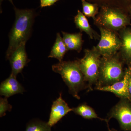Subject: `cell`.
<instances>
[{
  "instance_id": "cell-1",
  "label": "cell",
  "mask_w": 131,
  "mask_h": 131,
  "mask_svg": "<svg viewBox=\"0 0 131 131\" xmlns=\"http://www.w3.org/2000/svg\"><path fill=\"white\" fill-rule=\"evenodd\" d=\"M14 10L15 20L9 35V45L6 55L7 59L13 52L29 39L34 20V13L31 10L16 8Z\"/></svg>"
},
{
  "instance_id": "cell-21",
  "label": "cell",
  "mask_w": 131,
  "mask_h": 131,
  "mask_svg": "<svg viewBox=\"0 0 131 131\" xmlns=\"http://www.w3.org/2000/svg\"><path fill=\"white\" fill-rule=\"evenodd\" d=\"M129 93L131 95V76L129 79Z\"/></svg>"
},
{
  "instance_id": "cell-3",
  "label": "cell",
  "mask_w": 131,
  "mask_h": 131,
  "mask_svg": "<svg viewBox=\"0 0 131 131\" xmlns=\"http://www.w3.org/2000/svg\"><path fill=\"white\" fill-rule=\"evenodd\" d=\"M124 74L122 63L118 56L101 58L97 88L110 86L121 81Z\"/></svg>"
},
{
  "instance_id": "cell-13",
  "label": "cell",
  "mask_w": 131,
  "mask_h": 131,
  "mask_svg": "<svg viewBox=\"0 0 131 131\" xmlns=\"http://www.w3.org/2000/svg\"><path fill=\"white\" fill-rule=\"evenodd\" d=\"M74 22L77 27L80 29L81 32H84L91 39H96L100 36L91 28L86 16L80 10L74 18Z\"/></svg>"
},
{
  "instance_id": "cell-14",
  "label": "cell",
  "mask_w": 131,
  "mask_h": 131,
  "mask_svg": "<svg viewBox=\"0 0 131 131\" xmlns=\"http://www.w3.org/2000/svg\"><path fill=\"white\" fill-rule=\"evenodd\" d=\"M68 51L63 39L60 34L57 33L56 42L48 57L54 58L58 60L59 62H61L62 61L64 56Z\"/></svg>"
},
{
  "instance_id": "cell-5",
  "label": "cell",
  "mask_w": 131,
  "mask_h": 131,
  "mask_svg": "<svg viewBox=\"0 0 131 131\" xmlns=\"http://www.w3.org/2000/svg\"><path fill=\"white\" fill-rule=\"evenodd\" d=\"M96 21L101 26L113 31L119 30L129 22L127 16L119 9L105 6L102 7Z\"/></svg>"
},
{
  "instance_id": "cell-6",
  "label": "cell",
  "mask_w": 131,
  "mask_h": 131,
  "mask_svg": "<svg viewBox=\"0 0 131 131\" xmlns=\"http://www.w3.org/2000/svg\"><path fill=\"white\" fill-rule=\"evenodd\" d=\"M100 39L94 49L102 57L112 56L116 54L121 49V40L113 31L100 26Z\"/></svg>"
},
{
  "instance_id": "cell-9",
  "label": "cell",
  "mask_w": 131,
  "mask_h": 131,
  "mask_svg": "<svg viewBox=\"0 0 131 131\" xmlns=\"http://www.w3.org/2000/svg\"><path fill=\"white\" fill-rule=\"evenodd\" d=\"M25 45L24 43L19 46L8 59L12 67L11 74L16 77L22 72L24 67L30 61L26 52Z\"/></svg>"
},
{
  "instance_id": "cell-2",
  "label": "cell",
  "mask_w": 131,
  "mask_h": 131,
  "mask_svg": "<svg viewBox=\"0 0 131 131\" xmlns=\"http://www.w3.org/2000/svg\"><path fill=\"white\" fill-rule=\"evenodd\" d=\"M52 69L61 75L69 88V93L80 99L78 93L84 88L85 81L78 61L59 62L52 66Z\"/></svg>"
},
{
  "instance_id": "cell-10",
  "label": "cell",
  "mask_w": 131,
  "mask_h": 131,
  "mask_svg": "<svg viewBox=\"0 0 131 131\" xmlns=\"http://www.w3.org/2000/svg\"><path fill=\"white\" fill-rule=\"evenodd\" d=\"M72 110L73 109L69 107L68 104L62 98L61 93L59 97L53 102L47 123L51 127Z\"/></svg>"
},
{
  "instance_id": "cell-22",
  "label": "cell",
  "mask_w": 131,
  "mask_h": 131,
  "mask_svg": "<svg viewBox=\"0 0 131 131\" xmlns=\"http://www.w3.org/2000/svg\"><path fill=\"white\" fill-rule=\"evenodd\" d=\"M8 1H9L12 3V4H13V1H12V0H8Z\"/></svg>"
},
{
  "instance_id": "cell-15",
  "label": "cell",
  "mask_w": 131,
  "mask_h": 131,
  "mask_svg": "<svg viewBox=\"0 0 131 131\" xmlns=\"http://www.w3.org/2000/svg\"><path fill=\"white\" fill-rule=\"evenodd\" d=\"M121 46L120 50L122 56L127 61H131V30H124L121 32Z\"/></svg>"
},
{
  "instance_id": "cell-8",
  "label": "cell",
  "mask_w": 131,
  "mask_h": 131,
  "mask_svg": "<svg viewBox=\"0 0 131 131\" xmlns=\"http://www.w3.org/2000/svg\"><path fill=\"white\" fill-rule=\"evenodd\" d=\"M131 76V69H127L125 72L123 78L110 86L97 88L101 91L112 92L122 99H127L131 101V95L129 91V82Z\"/></svg>"
},
{
  "instance_id": "cell-23",
  "label": "cell",
  "mask_w": 131,
  "mask_h": 131,
  "mask_svg": "<svg viewBox=\"0 0 131 131\" xmlns=\"http://www.w3.org/2000/svg\"><path fill=\"white\" fill-rule=\"evenodd\" d=\"M117 131L116 130H110V129H109V131Z\"/></svg>"
},
{
  "instance_id": "cell-11",
  "label": "cell",
  "mask_w": 131,
  "mask_h": 131,
  "mask_svg": "<svg viewBox=\"0 0 131 131\" xmlns=\"http://www.w3.org/2000/svg\"><path fill=\"white\" fill-rule=\"evenodd\" d=\"M16 77L11 74L10 76L1 82L0 94L8 98L17 94H23L25 89L17 81Z\"/></svg>"
},
{
  "instance_id": "cell-19",
  "label": "cell",
  "mask_w": 131,
  "mask_h": 131,
  "mask_svg": "<svg viewBox=\"0 0 131 131\" xmlns=\"http://www.w3.org/2000/svg\"><path fill=\"white\" fill-rule=\"evenodd\" d=\"M12 106L8 103L7 98H0V117L5 116L7 111H11Z\"/></svg>"
},
{
  "instance_id": "cell-20",
  "label": "cell",
  "mask_w": 131,
  "mask_h": 131,
  "mask_svg": "<svg viewBox=\"0 0 131 131\" xmlns=\"http://www.w3.org/2000/svg\"><path fill=\"white\" fill-rule=\"evenodd\" d=\"M58 0H40L41 7L50 6L54 5Z\"/></svg>"
},
{
  "instance_id": "cell-18",
  "label": "cell",
  "mask_w": 131,
  "mask_h": 131,
  "mask_svg": "<svg viewBox=\"0 0 131 131\" xmlns=\"http://www.w3.org/2000/svg\"><path fill=\"white\" fill-rule=\"evenodd\" d=\"M25 131H51V127L47 122L36 121L29 123Z\"/></svg>"
},
{
  "instance_id": "cell-12",
  "label": "cell",
  "mask_w": 131,
  "mask_h": 131,
  "mask_svg": "<svg viewBox=\"0 0 131 131\" xmlns=\"http://www.w3.org/2000/svg\"><path fill=\"white\" fill-rule=\"evenodd\" d=\"M63 40L68 50H75L80 52L81 50L83 41L81 32L77 33H68L62 32Z\"/></svg>"
},
{
  "instance_id": "cell-4",
  "label": "cell",
  "mask_w": 131,
  "mask_h": 131,
  "mask_svg": "<svg viewBox=\"0 0 131 131\" xmlns=\"http://www.w3.org/2000/svg\"><path fill=\"white\" fill-rule=\"evenodd\" d=\"M83 58L78 61L79 67L84 76L85 81L91 86L98 83L101 62V56L94 48L85 49Z\"/></svg>"
},
{
  "instance_id": "cell-17",
  "label": "cell",
  "mask_w": 131,
  "mask_h": 131,
  "mask_svg": "<svg viewBox=\"0 0 131 131\" xmlns=\"http://www.w3.org/2000/svg\"><path fill=\"white\" fill-rule=\"evenodd\" d=\"M83 13L85 16L91 17L96 21V18L95 15L98 13V5L96 4H92L87 2L86 0H82Z\"/></svg>"
},
{
  "instance_id": "cell-7",
  "label": "cell",
  "mask_w": 131,
  "mask_h": 131,
  "mask_svg": "<svg viewBox=\"0 0 131 131\" xmlns=\"http://www.w3.org/2000/svg\"><path fill=\"white\" fill-rule=\"evenodd\" d=\"M123 99L111 110L109 119L115 118L119 122L121 129L131 131V106Z\"/></svg>"
},
{
  "instance_id": "cell-16",
  "label": "cell",
  "mask_w": 131,
  "mask_h": 131,
  "mask_svg": "<svg viewBox=\"0 0 131 131\" xmlns=\"http://www.w3.org/2000/svg\"><path fill=\"white\" fill-rule=\"evenodd\" d=\"M73 110L78 115H80L83 118L87 119H91L93 118H98L101 120L102 119L98 117V115L94 110L89 106L84 104L80 105L76 108H72Z\"/></svg>"
}]
</instances>
